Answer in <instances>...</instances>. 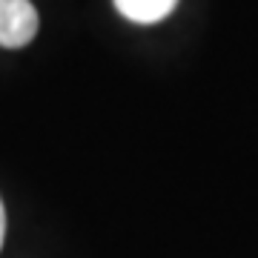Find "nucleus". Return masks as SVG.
<instances>
[{
  "label": "nucleus",
  "mask_w": 258,
  "mask_h": 258,
  "mask_svg": "<svg viewBox=\"0 0 258 258\" xmlns=\"http://www.w3.org/2000/svg\"><path fill=\"white\" fill-rule=\"evenodd\" d=\"M37 9L29 0H0V46L20 49L37 35Z\"/></svg>",
  "instance_id": "obj_1"
},
{
  "label": "nucleus",
  "mask_w": 258,
  "mask_h": 258,
  "mask_svg": "<svg viewBox=\"0 0 258 258\" xmlns=\"http://www.w3.org/2000/svg\"><path fill=\"white\" fill-rule=\"evenodd\" d=\"M178 0H115V9L132 23H158L172 15Z\"/></svg>",
  "instance_id": "obj_2"
},
{
  "label": "nucleus",
  "mask_w": 258,
  "mask_h": 258,
  "mask_svg": "<svg viewBox=\"0 0 258 258\" xmlns=\"http://www.w3.org/2000/svg\"><path fill=\"white\" fill-rule=\"evenodd\" d=\"M3 238H6V210H3V201H0V247H3Z\"/></svg>",
  "instance_id": "obj_3"
}]
</instances>
